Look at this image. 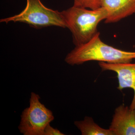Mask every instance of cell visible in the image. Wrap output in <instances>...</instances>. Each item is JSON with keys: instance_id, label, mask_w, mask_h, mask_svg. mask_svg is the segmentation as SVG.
<instances>
[{"instance_id": "cell-3", "label": "cell", "mask_w": 135, "mask_h": 135, "mask_svg": "<svg viewBox=\"0 0 135 135\" xmlns=\"http://www.w3.org/2000/svg\"><path fill=\"white\" fill-rule=\"evenodd\" d=\"M1 22H22L34 28L55 26L67 28L62 12L46 7L40 0H27L25 9L18 15L3 18Z\"/></svg>"}, {"instance_id": "cell-10", "label": "cell", "mask_w": 135, "mask_h": 135, "mask_svg": "<svg viewBox=\"0 0 135 135\" xmlns=\"http://www.w3.org/2000/svg\"><path fill=\"white\" fill-rule=\"evenodd\" d=\"M64 133L60 132L57 129L54 128L50 125V123L47 125L44 130V135H64Z\"/></svg>"}, {"instance_id": "cell-8", "label": "cell", "mask_w": 135, "mask_h": 135, "mask_svg": "<svg viewBox=\"0 0 135 135\" xmlns=\"http://www.w3.org/2000/svg\"><path fill=\"white\" fill-rule=\"evenodd\" d=\"M74 124L82 135H113L110 130L99 127L91 117L86 116L84 120L77 121Z\"/></svg>"}, {"instance_id": "cell-1", "label": "cell", "mask_w": 135, "mask_h": 135, "mask_svg": "<svg viewBox=\"0 0 135 135\" xmlns=\"http://www.w3.org/2000/svg\"><path fill=\"white\" fill-rule=\"evenodd\" d=\"M99 35L98 32L87 43L76 46L66 57V62L72 66L90 61L125 64L135 59V51H126L108 45L101 40Z\"/></svg>"}, {"instance_id": "cell-6", "label": "cell", "mask_w": 135, "mask_h": 135, "mask_svg": "<svg viewBox=\"0 0 135 135\" xmlns=\"http://www.w3.org/2000/svg\"><path fill=\"white\" fill-rule=\"evenodd\" d=\"M109 129L113 135H135V110L124 104L118 107Z\"/></svg>"}, {"instance_id": "cell-4", "label": "cell", "mask_w": 135, "mask_h": 135, "mask_svg": "<svg viewBox=\"0 0 135 135\" xmlns=\"http://www.w3.org/2000/svg\"><path fill=\"white\" fill-rule=\"evenodd\" d=\"M40 99L38 95L32 92L30 106L22 112L18 129L24 135H44L46 126L54 120L53 113Z\"/></svg>"}, {"instance_id": "cell-7", "label": "cell", "mask_w": 135, "mask_h": 135, "mask_svg": "<svg viewBox=\"0 0 135 135\" xmlns=\"http://www.w3.org/2000/svg\"><path fill=\"white\" fill-rule=\"evenodd\" d=\"M102 7L107 12L105 23H116L135 14V0H103Z\"/></svg>"}, {"instance_id": "cell-5", "label": "cell", "mask_w": 135, "mask_h": 135, "mask_svg": "<svg viewBox=\"0 0 135 135\" xmlns=\"http://www.w3.org/2000/svg\"><path fill=\"white\" fill-rule=\"evenodd\" d=\"M99 65L102 71H113L116 73L119 85L117 88L121 91L130 88L134 90V97L129 108L135 110V63L110 64L100 62Z\"/></svg>"}, {"instance_id": "cell-9", "label": "cell", "mask_w": 135, "mask_h": 135, "mask_svg": "<svg viewBox=\"0 0 135 135\" xmlns=\"http://www.w3.org/2000/svg\"><path fill=\"white\" fill-rule=\"evenodd\" d=\"M103 0H74L73 6L77 7L95 10L102 7Z\"/></svg>"}, {"instance_id": "cell-2", "label": "cell", "mask_w": 135, "mask_h": 135, "mask_svg": "<svg viewBox=\"0 0 135 135\" xmlns=\"http://www.w3.org/2000/svg\"><path fill=\"white\" fill-rule=\"evenodd\" d=\"M61 12L76 46L90 41L98 32L99 23L107 17L106 11L102 7L92 10L73 6Z\"/></svg>"}]
</instances>
